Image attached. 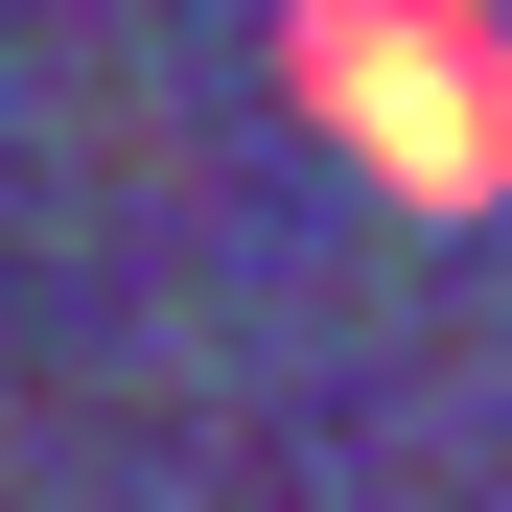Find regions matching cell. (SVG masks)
<instances>
[{
	"label": "cell",
	"instance_id": "6da1fadb",
	"mask_svg": "<svg viewBox=\"0 0 512 512\" xmlns=\"http://www.w3.org/2000/svg\"><path fill=\"white\" fill-rule=\"evenodd\" d=\"M280 70L396 210H512V24L489 0H280Z\"/></svg>",
	"mask_w": 512,
	"mask_h": 512
}]
</instances>
